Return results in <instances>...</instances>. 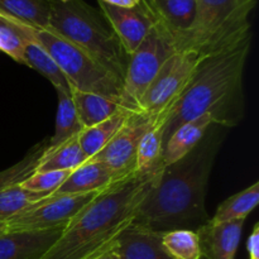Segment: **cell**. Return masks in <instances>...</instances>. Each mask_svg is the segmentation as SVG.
Wrapping results in <instances>:
<instances>
[{
    "label": "cell",
    "instance_id": "9a60e30c",
    "mask_svg": "<svg viewBox=\"0 0 259 259\" xmlns=\"http://www.w3.org/2000/svg\"><path fill=\"white\" fill-rule=\"evenodd\" d=\"M143 7L175 40L191 25L196 10V0H141Z\"/></svg>",
    "mask_w": 259,
    "mask_h": 259
},
{
    "label": "cell",
    "instance_id": "d6986e66",
    "mask_svg": "<svg viewBox=\"0 0 259 259\" xmlns=\"http://www.w3.org/2000/svg\"><path fill=\"white\" fill-rule=\"evenodd\" d=\"M71 95L82 128L95 125L121 109L118 101L100 94L71 88Z\"/></svg>",
    "mask_w": 259,
    "mask_h": 259
},
{
    "label": "cell",
    "instance_id": "d4e9b609",
    "mask_svg": "<svg viewBox=\"0 0 259 259\" xmlns=\"http://www.w3.org/2000/svg\"><path fill=\"white\" fill-rule=\"evenodd\" d=\"M259 202V182H254L249 187L238 194L228 197L218 206L214 217L210 218L212 223H225L233 220H245L248 215L257 207Z\"/></svg>",
    "mask_w": 259,
    "mask_h": 259
},
{
    "label": "cell",
    "instance_id": "ac0fdd59",
    "mask_svg": "<svg viewBox=\"0 0 259 259\" xmlns=\"http://www.w3.org/2000/svg\"><path fill=\"white\" fill-rule=\"evenodd\" d=\"M9 18V17H8ZM13 24L18 29L23 39V57L24 65L29 66L33 70L45 76L50 82L55 86V89H71L67 78L60 70L57 63L53 61L50 53L43 48V46L30 34L29 28L27 24L10 18Z\"/></svg>",
    "mask_w": 259,
    "mask_h": 259
},
{
    "label": "cell",
    "instance_id": "8fae6325",
    "mask_svg": "<svg viewBox=\"0 0 259 259\" xmlns=\"http://www.w3.org/2000/svg\"><path fill=\"white\" fill-rule=\"evenodd\" d=\"M99 8L128 56L139 47L154 27L153 17L142 2L136 8H119L99 2Z\"/></svg>",
    "mask_w": 259,
    "mask_h": 259
},
{
    "label": "cell",
    "instance_id": "e575fe53",
    "mask_svg": "<svg viewBox=\"0 0 259 259\" xmlns=\"http://www.w3.org/2000/svg\"><path fill=\"white\" fill-rule=\"evenodd\" d=\"M60 2H62V3H66V2H70V0H60Z\"/></svg>",
    "mask_w": 259,
    "mask_h": 259
},
{
    "label": "cell",
    "instance_id": "277c9868",
    "mask_svg": "<svg viewBox=\"0 0 259 259\" xmlns=\"http://www.w3.org/2000/svg\"><path fill=\"white\" fill-rule=\"evenodd\" d=\"M47 28L88 53L123 82L129 56L101 12L83 0H53Z\"/></svg>",
    "mask_w": 259,
    "mask_h": 259
},
{
    "label": "cell",
    "instance_id": "44dd1931",
    "mask_svg": "<svg viewBox=\"0 0 259 259\" xmlns=\"http://www.w3.org/2000/svg\"><path fill=\"white\" fill-rule=\"evenodd\" d=\"M78 136V134H77ZM77 136L56 147H48L43 152L37 164V172L46 171H73L88 161Z\"/></svg>",
    "mask_w": 259,
    "mask_h": 259
},
{
    "label": "cell",
    "instance_id": "9c48e42d",
    "mask_svg": "<svg viewBox=\"0 0 259 259\" xmlns=\"http://www.w3.org/2000/svg\"><path fill=\"white\" fill-rule=\"evenodd\" d=\"M103 192V191H101ZM100 192L48 196L7 223L8 232H34L66 225Z\"/></svg>",
    "mask_w": 259,
    "mask_h": 259
},
{
    "label": "cell",
    "instance_id": "f546056e",
    "mask_svg": "<svg viewBox=\"0 0 259 259\" xmlns=\"http://www.w3.org/2000/svg\"><path fill=\"white\" fill-rule=\"evenodd\" d=\"M68 175L70 171H34L20 184V186L33 192L52 195L65 182Z\"/></svg>",
    "mask_w": 259,
    "mask_h": 259
},
{
    "label": "cell",
    "instance_id": "836d02e7",
    "mask_svg": "<svg viewBox=\"0 0 259 259\" xmlns=\"http://www.w3.org/2000/svg\"><path fill=\"white\" fill-rule=\"evenodd\" d=\"M7 232H8V225H7V223L0 222V235L4 234V233H7Z\"/></svg>",
    "mask_w": 259,
    "mask_h": 259
},
{
    "label": "cell",
    "instance_id": "4316f807",
    "mask_svg": "<svg viewBox=\"0 0 259 259\" xmlns=\"http://www.w3.org/2000/svg\"><path fill=\"white\" fill-rule=\"evenodd\" d=\"M162 245L172 259H201L196 230L175 229L162 233Z\"/></svg>",
    "mask_w": 259,
    "mask_h": 259
},
{
    "label": "cell",
    "instance_id": "d6a6232c",
    "mask_svg": "<svg viewBox=\"0 0 259 259\" xmlns=\"http://www.w3.org/2000/svg\"><path fill=\"white\" fill-rule=\"evenodd\" d=\"M98 2L119 8H136L141 4V0H98Z\"/></svg>",
    "mask_w": 259,
    "mask_h": 259
},
{
    "label": "cell",
    "instance_id": "ba28073f",
    "mask_svg": "<svg viewBox=\"0 0 259 259\" xmlns=\"http://www.w3.org/2000/svg\"><path fill=\"white\" fill-rule=\"evenodd\" d=\"M201 60L191 51H177L172 55L147 89L139 113L154 120L166 121L167 114L176 105L196 75Z\"/></svg>",
    "mask_w": 259,
    "mask_h": 259
},
{
    "label": "cell",
    "instance_id": "8992f818",
    "mask_svg": "<svg viewBox=\"0 0 259 259\" xmlns=\"http://www.w3.org/2000/svg\"><path fill=\"white\" fill-rule=\"evenodd\" d=\"M28 28L30 34L57 63L71 88L100 94L119 103L123 82L116 76L50 28H34L30 25Z\"/></svg>",
    "mask_w": 259,
    "mask_h": 259
},
{
    "label": "cell",
    "instance_id": "4fadbf2b",
    "mask_svg": "<svg viewBox=\"0 0 259 259\" xmlns=\"http://www.w3.org/2000/svg\"><path fill=\"white\" fill-rule=\"evenodd\" d=\"M65 228L0 235V259H39L61 237Z\"/></svg>",
    "mask_w": 259,
    "mask_h": 259
},
{
    "label": "cell",
    "instance_id": "cb8c5ba5",
    "mask_svg": "<svg viewBox=\"0 0 259 259\" xmlns=\"http://www.w3.org/2000/svg\"><path fill=\"white\" fill-rule=\"evenodd\" d=\"M56 91L58 99L57 115H56L55 133L47 142L48 147L58 146L76 137L83 129L76 113L71 89H56Z\"/></svg>",
    "mask_w": 259,
    "mask_h": 259
},
{
    "label": "cell",
    "instance_id": "603a6c76",
    "mask_svg": "<svg viewBox=\"0 0 259 259\" xmlns=\"http://www.w3.org/2000/svg\"><path fill=\"white\" fill-rule=\"evenodd\" d=\"M53 0H0V14L34 28H47Z\"/></svg>",
    "mask_w": 259,
    "mask_h": 259
},
{
    "label": "cell",
    "instance_id": "5bb4252c",
    "mask_svg": "<svg viewBox=\"0 0 259 259\" xmlns=\"http://www.w3.org/2000/svg\"><path fill=\"white\" fill-rule=\"evenodd\" d=\"M162 233L131 224L116 237L119 259H172L162 245Z\"/></svg>",
    "mask_w": 259,
    "mask_h": 259
},
{
    "label": "cell",
    "instance_id": "3957f363",
    "mask_svg": "<svg viewBox=\"0 0 259 259\" xmlns=\"http://www.w3.org/2000/svg\"><path fill=\"white\" fill-rule=\"evenodd\" d=\"M161 171L133 174L100 192L39 259H85L111 244L132 224Z\"/></svg>",
    "mask_w": 259,
    "mask_h": 259
},
{
    "label": "cell",
    "instance_id": "7c38bea8",
    "mask_svg": "<svg viewBox=\"0 0 259 259\" xmlns=\"http://www.w3.org/2000/svg\"><path fill=\"white\" fill-rule=\"evenodd\" d=\"M245 220L225 223L207 222L196 230L201 259H235Z\"/></svg>",
    "mask_w": 259,
    "mask_h": 259
},
{
    "label": "cell",
    "instance_id": "f1b7e54d",
    "mask_svg": "<svg viewBox=\"0 0 259 259\" xmlns=\"http://www.w3.org/2000/svg\"><path fill=\"white\" fill-rule=\"evenodd\" d=\"M0 51L24 65L23 57V39L10 18L0 14Z\"/></svg>",
    "mask_w": 259,
    "mask_h": 259
},
{
    "label": "cell",
    "instance_id": "30bf717a",
    "mask_svg": "<svg viewBox=\"0 0 259 259\" xmlns=\"http://www.w3.org/2000/svg\"><path fill=\"white\" fill-rule=\"evenodd\" d=\"M158 121L163 120H154L142 113H132L113 139L90 159L105 164L118 181L126 179L136 174L134 166L139 141Z\"/></svg>",
    "mask_w": 259,
    "mask_h": 259
},
{
    "label": "cell",
    "instance_id": "7402d4cb",
    "mask_svg": "<svg viewBox=\"0 0 259 259\" xmlns=\"http://www.w3.org/2000/svg\"><path fill=\"white\" fill-rule=\"evenodd\" d=\"M163 125L164 121H158L147 131L139 141L134 166L136 174H152L163 168Z\"/></svg>",
    "mask_w": 259,
    "mask_h": 259
},
{
    "label": "cell",
    "instance_id": "e0dca14e",
    "mask_svg": "<svg viewBox=\"0 0 259 259\" xmlns=\"http://www.w3.org/2000/svg\"><path fill=\"white\" fill-rule=\"evenodd\" d=\"M214 124L209 114H202L192 120L181 124L167 138L162 154V164L169 166L184 158L201 142L210 126Z\"/></svg>",
    "mask_w": 259,
    "mask_h": 259
},
{
    "label": "cell",
    "instance_id": "6da1fadb",
    "mask_svg": "<svg viewBox=\"0 0 259 259\" xmlns=\"http://www.w3.org/2000/svg\"><path fill=\"white\" fill-rule=\"evenodd\" d=\"M212 124L187 156L164 166L132 224L157 233L197 230L210 220L205 207L212 166L225 133Z\"/></svg>",
    "mask_w": 259,
    "mask_h": 259
},
{
    "label": "cell",
    "instance_id": "1f68e13d",
    "mask_svg": "<svg viewBox=\"0 0 259 259\" xmlns=\"http://www.w3.org/2000/svg\"><path fill=\"white\" fill-rule=\"evenodd\" d=\"M114 242H115V240H114ZM114 242L111 243V244L106 245L105 248L100 249L99 252L94 253V254H91L90 257H88L85 259H119V255H118V253H116Z\"/></svg>",
    "mask_w": 259,
    "mask_h": 259
},
{
    "label": "cell",
    "instance_id": "52a82bcc",
    "mask_svg": "<svg viewBox=\"0 0 259 259\" xmlns=\"http://www.w3.org/2000/svg\"><path fill=\"white\" fill-rule=\"evenodd\" d=\"M177 52L171 35L154 23L139 47L129 56L119 104L132 113H139L141 101L163 63Z\"/></svg>",
    "mask_w": 259,
    "mask_h": 259
},
{
    "label": "cell",
    "instance_id": "83f0119b",
    "mask_svg": "<svg viewBox=\"0 0 259 259\" xmlns=\"http://www.w3.org/2000/svg\"><path fill=\"white\" fill-rule=\"evenodd\" d=\"M47 139L35 144L19 162L13 164L9 168L0 172V191L13 185L22 184L37 168V164L47 148Z\"/></svg>",
    "mask_w": 259,
    "mask_h": 259
},
{
    "label": "cell",
    "instance_id": "5b68a950",
    "mask_svg": "<svg viewBox=\"0 0 259 259\" xmlns=\"http://www.w3.org/2000/svg\"><path fill=\"white\" fill-rule=\"evenodd\" d=\"M255 0H196L189 29L175 40L177 51H191L205 58L252 35L249 15Z\"/></svg>",
    "mask_w": 259,
    "mask_h": 259
},
{
    "label": "cell",
    "instance_id": "484cf974",
    "mask_svg": "<svg viewBox=\"0 0 259 259\" xmlns=\"http://www.w3.org/2000/svg\"><path fill=\"white\" fill-rule=\"evenodd\" d=\"M50 195L25 190L20 184L13 185L0 191V222L8 223L10 219L29 209Z\"/></svg>",
    "mask_w": 259,
    "mask_h": 259
},
{
    "label": "cell",
    "instance_id": "4dcf8cb0",
    "mask_svg": "<svg viewBox=\"0 0 259 259\" xmlns=\"http://www.w3.org/2000/svg\"><path fill=\"white\" fill-rule=\"evenodd\" d=\"M247 250L249 259H259V224L255 223L247 240Z\"/></svg>",
    "mask_w": 259,
    "mask_h": 259
},
{
    "label": "cell",
    "instance_id": "7a4b0ae2",
    "mask_svg": "<svg viewBox=\"0 0 259 259\" xmlns=\"http://www.w3.org/2000/svg\"><path fill=\"white\" fill-rule=\"evenodd\" d=\"M252 35L237 45L202 58L196 75L176 105L167 114L163 147L181 124L209 114L214 124L233 128L244 116L243 75L250 52Z\"/></svg>",
    "mask_w": 259,
    "mask_h": 259
},
{
    "label": "cell",
    "instance_id": "2e32d148",
    "mask_svg": "<svg viewBox=\"0 0 259 259\" xmlns=\"http://www.w3.org/2000/svg\"><path fill=\"white\" fill-rule=\"evenodd\" d=\"M116 182L119 181L105 164L88 159L80 167L71 171L65 182L50 196L101 192Z\"/></svg>",
    "mask_w": 259,
    "mask_h": 259
},
{
    "label": "cell",
    "instance_id": "ffe728a7",
    "mask_svg": "<svg viewBox=\"0 0 259 259\" xmlns=\"http://www.w3.org/2000/svg\"><path fill=\"white\" fill-rule=\"evenodd\" d=\"M131 114L132 111L121 108L105 120L89 128H83L78 133V143L89 159L99 153L113 139V137L120 131Z\"/></svg>",
    "mask_w": 259,
    "mask_h": 259
}]
</instances>
